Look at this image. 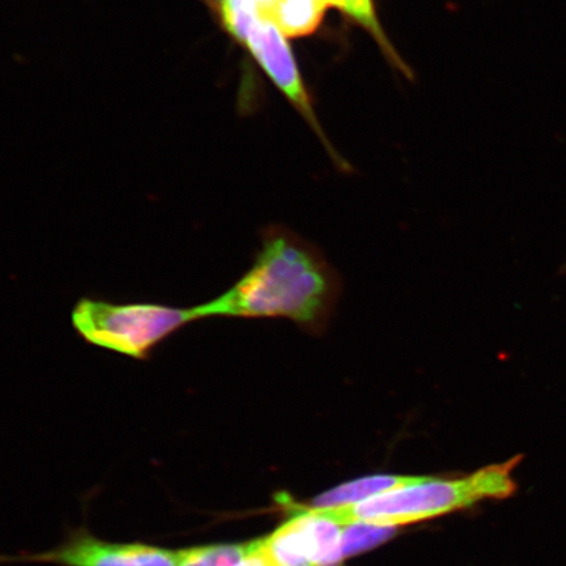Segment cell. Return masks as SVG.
<instances>
[{"label":"cell","mask_w":566,"mask_h":566,"mask_svg":"<svg viewBox=\"0 0 566 566\" xmlns=\"http://www.w3.org/2000/svg\"><path fill=\"white\" fill-rule=\"evenodd\" d=\"M343 294V279L323 251L287 226L268 224L250 269L217 298L196 306L197 315L285 318L304 334L328 331Z\"/></svg>","instance_id":"obj_1"},{"label":"cell","mask_w":566,"mask_h":566,"mask_svg":"<svg viewBox=\"0 0 566 566\" xmlns=\"http://www.w3.org/2000/svg\"><path fill=\"white\" fill-rule=\"evenodd\" d=\"M523 455L483 467L454 480L423 479L419 483L396 488L356 505L310 511L342 526L364 522L396 527L463 511L486 500L513 497L518 483L515 471Z\"/></svg>","instance_id":"obj_2"},{"label":"cell","mask_w":566,"mask_h":566,"mask_svg":"<svg viewBox=\"0 0 566 566\" xmlns=\"http://www.w3.org/2000/svg\"><path fill=\"white\" fill-rule=\"evenodd\" d=\"M196 321H200L196 307L92 298L77 301L71 314L73 327L84 342L136 359L148 358L155 346Z\"/></svg>","instance_id":"obj_3"},{"label":"cell","mask_w":566,"mask_h":566,"mask_svg":"<svg viewBox=\"0 0 566 566\" xmlns=\"http://www.w3.org/2000/svg\"><path fill=\"white\" fill-rule=\"evenodd\" d=\"M42 563L60 566H177L179 551L145 543H112L88 530L74 531L65 542L40 554L3 556L0 564Z\"/></svg>","instance_id":"obj_4"},{"label":"cell","mask_w":566,"mask_h":566,"mask_svg":"<svg viewBox=\"0 0 566 566\" xmlns=\"http://www.w3.org/2000/svg\"><path fill=\"white\" fill-rule=\"evenodd\" d=\"M285 38L286 35L271 19L259 17L250 34H248L245 45L251 49L260 65L264 67L266 74L272 77V81L277 84L283 94L294 103L296 108L306 116L308 123L315 127L318 136L328 146L331 157L334 158L336 165L344 171H349L348 163L338 157L334 148L328 145L327 138H324L321 127L317 126L292 49H290Z\"/></svg>","instance_id":"obj_5"},{"label":"cell","mask_w":566,"mask_h":566,"mask_svg":"<svg viewBox=\"0 0 566 566\" xmlns=\"http://www.w3.org/2000/svg\"><path fill=\"white\" fill-rule=\"evenodd\" d=\"M427 478L378 475L364 478L352 483L339 485L327 493L317 495L310 504H290L294 511H322V509L356 505L380 493L396 490V488L419 483Z\"/></svg>","instance_id":"obj_6"},{"label":"cell","mask_w":566,"mask_h":566,"mask_svg":"<svg viewBox=\"0 0 566 566\" xmlns=\"http://www.w3.org/2000/svg\"><path fill=\"white\" fill-rule=\"evenodd\" d=\"M293 514L301 515L303 533L314 566H342L343 526L310 511H296Z\"/></svg>","instance_id":"obj_7"},{"label":"cell","mask_w":566,"mask_h":566,"mask_svg":"<svg viewBox=\"0 0 566 566\" xmlns=\"http://www.w3.org/2000/svg\"><path fill=\"white\" fill-rule=\"evenodd\" d=\"M327 9L321 0H274L259 17L271 19L286 38H302L317 30Z\"/></svg>","instance_id":"obj_8"},{"label":"cell","mask_w":566,"mask_h":566,"mask_svg":"<svg viewBox=\"0 0 566 566\" xmlns=\"http://www.w3.org/2000/svg\"><path fill=\"white\" fill-rule=\"evenodd\" d=\"M264 544L275 565L314 566L300 514H293L292 520L275 530L271 536L265 537Z\"/></svg>","instance_id":"obj_9"},{"label":"cell","mask_w":566,"mask_h":566,"mask_svg":"<svg viewBox=\"0 0 566 566\" xmlns=\"http://www.w3.org/2000/svg\"><path fill=\"white\" fill-rule=\"evenodd\" d=\"M260 539L242 544H210L179 549L177 566H235L256 549Z\"/></svg>","instance_id":"obj_10"},{"label":"cell","mask_w":566,"mask_h":566,"mask_svg":"<svg viewBox=\"0 0 566 566\" xmlns=\"http://www.w3.org/2000/svg\"><path fill=\"white\" fill-rule=\"evenodd\" d=\"M321 2L327 7H336V9L343 11L346 15L358 21L366 30H369L374 38L378 40L379 45L388 54L389 59H392L398 63L399 67L402 69L398 55H396L394 49L389 45L384 31H381L377 15H375L373 0H321Z\"/></svg>","instance_id":"obj_11"},{"label":"cell","mask_w":566,"mask_h":566,"mask_svg":"<svg viewBox=\"0 0 566 566\" xmlns=\"http://www.w3.org/2000/svg\"><path fill=\"white\" fill-rule=\"evenodd\" d=\"M395 534V527L370 525L356 522L343 526V555L352 557L379 546Z\"/></svg>","instance_id":"obj_12"},{"label":"cell","mask_w":566,"mask_h":566,"mask_svg":"<svg viewBox=\"0 0 566 566\" xmlns=\"http://www.w3.org/2000/svg\"><path fill=\"white\" fill-rule=\"evenodd\" d=\"M222 15L228 30L245 44L248 34L259 19L253 0H222Z\"/></svg>","instance_id":"obj_13"},{"label":"cell","mask_w":566,"mask_h":566,"mask_svg":"<svg viewBox=\"0 0 566 566\" xmlns=\"http://www.w3.org/2000/svg\"><path fill=\"white\" fill-rule=\"evenodd\" d=\"M275 565L272 562L271 555L268 554L265 548L264 539H260L259 546L256 549L252 551L250 555H248L244 560L240 562L235 566H273Z\"/></svg>","instance_id":"obj_14"},{"label":"cell","mask_w":566,"mask_h":566,"mask_svg":"<svg viewBox=\"0 0 566 566\" xmlns=\"http://www.w3.org/2000/svg\"><path fill=\"white\" fill-rule=\"evenodd\" d=\"M253 2H254V4L258 6V12H259V15H261V13L266 11L269 9V7L272 6L274 0H253Z\"/></svg>","instance_id":"obj_15"},{"label":"cell","mask_w":566,"mask_h":566,"mask_svg":"<svg viewBox=\"0 0 566 566\" xmlns=\"http://www.w3.org/2000/svg\"><path fill=\"white\" fill-rule=\"evenodd\" d=\"M273 566H280V565H273Z\"/></svg>","instance_id":"obj_16"}]
</instances>
